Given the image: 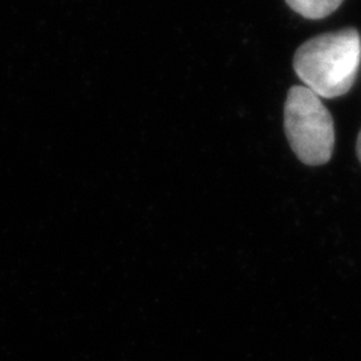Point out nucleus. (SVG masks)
I'll use <instances>...</instances> for the list:
<instances>
[{
    "label": "nucleus",
    "mask_w": 361,
    "mask_h": 361,
    "mask_svg": "<svg viewBox=\"0 0 361 361\" xmlns=\"http://www.w3.org/2000/svg\"><path fill=\"white\" fill-rule=\"evenodd\" d=\"M361 63V37L355 29L324 33L304 42L293 56V70L319 98L351 90Z\"/></svg>",
    "instance_id": "f257e3e1"
},
{
    "label": "nucleus",
    "mask_w": 361,
    "mask_h": 361,
    "mask_svg": "<svg viewBox=\"0 0 361 361\" xmlns=\"http://www.w3.org/2000/svg\"><path fill=\"white\" fill-rule=\"evenodd\" d=\"M285 131L292 151L307 166L329 163L334 152V121L314 92L293 86L285 103Z\"/></svg>",
    "instance_id": "f03ea898"
},
{
    "label": "nucleus",
    "mask_w": 361,
    "mask_h": 361,
    "mask_svg": "<svg viewBox=\"0 0 361 361\" xmlns=\"http://www.w3.org/2000/svg\"><path fill=\"white\" fill-rule=\"evenodd\" d=\"M342 2L343 0H286L289 8L309 20H321L329 17L342 5Z\"/></svg>",
    "instance_id": "7ed1b4c3"
},
{
    "label": "nucleus",
    "mask_w": 361,
    "mask_h": 361,
    "mask_svg": "<svg viewBox=\"0 0 361 361\" xmlns=\"http://www.w3.org/2000/svg\"><path fill=\"white\" fill-rule=\"evenodd\" d=\"M357 155H358V160L361 161V131H360L358 139H357Z\"/></svg>",
    "instance_id": "20e7f679"
}]
</instances>
